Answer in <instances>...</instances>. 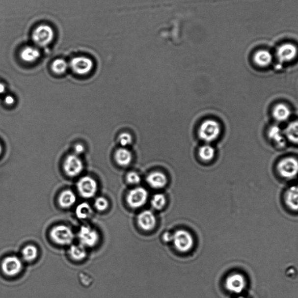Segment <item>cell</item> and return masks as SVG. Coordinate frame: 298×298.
Here are the masks:
<instances>
[{"instance_id": "2", "label": "cell", "mask_w": 298, "mask_h": 298, "mask_svg": "<svg viewBox=\"0 0 298 298\" xmlns=\"http://www.w3.org/2000/svg\"><path fill=\"white\" fill-rule=\"evenodd\" d=\"M54 39V32L48 25L42 24L36 27L32 33V40L36 45L45 47L50 45Z\"/></svg>"}, {"instance_id": "19", "label": "cell", "mask_w": 298, "mask_h": 298, "mask_svg": "<svg viewBox=\"0 0 298 298\" xmlns=\"http://www.w3.org/2000/svg\"><path fill=\"white\" fill-rule=\"evenodd\" d=\"M133 154L127 149H119L115 153L116 162L119 165L123 166V167L130 165L132 161H133Z\"/></svg>"}, {"instance_id": "4", "label": "cell", "mask_w": 298, "mask_h": 298, "mask_svg": "<svg viewBox=\"0 0 298 298\" xmlns=\"http://www.w3.org/2000/svg\"><path fill=\"white\" fill-rule=\"evenodd\" d=\"M50 236L53 241L61 245H68L73 242L74 234L73 231L67 226H55L50 232Z\"/></svg>"}, {"instance_id": "15", "label": "cell", "mask_w": 298, "mask_h": 298, "mask_svg": "<svg viewBox=\"0 0 298 298\" xmlns=\"http://www.w3.org/2000/svg\"><path fill=\"white\" fill-rule=\"evenodd\" d=\"M147 183L154 189H162L167 183V178L161 172H153L147 177Z\"/></svg>"}, {"instance_id": "36", "label": "cell", "mask_w": 298, "mask_h": 298, "mask_svg": "<svg viewBox=\"0 0 298 298\" xmlns=\"http://www.w3.org/2000/svg\"><path fill=\"white\" fill-rule=\"evenodd\" d=\"M5 87L4 84L0 83V94H2L5 92Z\"/></svg>"}, {"instance_id": "9", "label": "cell", "mask_w": 298, "mask_h": 298, "mask_svg": "<svg viewBox=\"0 0 298 298\" xmlns=\"http://www.w3.org/2000/svg\"><path fill=\"white\" fill-rule=\"evenodd\" d=\"M70 67L75 73L85 75L92 70L93 62L92 59L86 56H77L71 61Z\"/></svg>"}, {"instance_id": "38", "label": "cell", "mask_w": 298, "mask_h": 298, "mask_svg": "<svg viewBox=\"0 0 298 298\" xmlns=\"http://www.w3.org/2000/svg\"><path fill=\"white\" fill-rule=\"evenodd\" d=\"M238 298H246L244 297H238Z\"/></svg>"}, {"instance_id": "28", "label": "cell", "mask_w": 298, "mask_h": 298, "mask_svg": "<svg viewBox=\"0 0 298 298\" xmlns=\"http://www.w3.org/2000/svg\"><path fill=\"white\" fill-rule=\"evenodd\" d=\"M52 68L55 73L62 74L65 73L68 68V64L64 59H56L53 61Z\"/></svg>"}, {"instance_id": "13", "label": "cell", "mask_w": 298, "mask_h": 298, "mask_svg": "<svg viewBox=\"0 0 298 298\" xmlns=\"http://www.w3.org/2000/svg\"><path fill=\"white\" fill-rule=\"evenodd\" d=\"M298 54L296 46L292 43H285L281 45L277 50V58L281 62L293 61Z\"/></svg>"}, {"instance_id": "14", "label": "cell", "mask_w": 298, "mask_h": 298, "mask_svg": "<svg viewBox=\"0 0 298 298\" xmlns=\"http://www.w3.org/2000/svg\"><path fill=\"white\" fill-rule=\"evenodd\" d=\"M137 223L142 230L151 231L156 227V216L150 210H145V211L140 213L138 216Z\"/></svg>"}, {"instance_id": "16", "label": "cell", "mask_w": 298, "mask_h": 298, "mask_svg": "<svg viewBox=\"0 0 298 298\" xmlns=\"http://www.w3.org/2000/svg\"><path fill=\"white\" fill-rule=\"evenodd\" d=\"M21 58L25 62L30 63L37 60L40 58V53L35 47H25L21 52Z\"/></svg>"}, {"instance_id": "32", "label": "cell", "mask_w": 298, "mask_h": 298, "mask_svg": "<svg viewBox=\"0 0 298 298\" xmlns=\"http://www.w3.org/2000/svg\"><path fill=\"white\" fill-rule=\"evenodd\" d=\"M127 180L130 184L136 185L140 183L141 178L137 172L132 171L127 174Z\"/></svg>"}, {"instance_id": "29", "label": "cell", "mask_w": 298, "mask_h": 298, "mask_svg": "<svg viewBox=\"0 0 298 298\" xmlns=\"http://www.w3.org/2000/svg\"><path fill=\"white\" fill-rule=\"evenodd\" d=\"M152 205L156 210H162L166 205V198L164 194L158 193L153 196Z\"/></svg>"}, {"instance_id": "31", "label": "cell", "mask_w": 298, "mask_h": 298, "mask_svg": "<svg viewBox=\"0 0 298 298\" xmlns=\"http://www.w3.org/2000/svg\"><path fill=\"white\" fill-rule=\"evenodd\" d=\"M95 205L96 209L99 211H104L108 209V202L105 197H100L96 200Z\"/></svg>"}, {"instance_id": "35", "label": "cell", "mask_w": 298, "mask_h": 298, "mask_svg": "<svg viewBox=\"0 0 298 298\" xmlns=\"http://www.w3.org/2000/svg\"><path fill=\"white\" fill-rule=\"evenodd\" d=\"M5 102L6 104L8 105H13L15 102V99L13 97L11 96H6L5 98Z\"/></svg>"}, {"instance_id": "10", "label": "cell", "mask_w": 298, "mask_h": 298, "mask_svg": "<svg viewBox=\"0 0 298 298\" xmlns=\"http://www.w3.org/2000/svg\"><path fill=\"white\" fill-rule=\"evenodd\" d=\"M78 190L84 198H90L96 193L97 185L96 181L90 177H84L78 181Z\"/></svg>"}, {"instance_id": "27", "label": "cell", "mask_w": 298, "mask_h": 298, "mask_svg": "<svg viewBox=\"0 0 298 298\" xmlns=\"http://www.w3.org/2000/svg\"><path fill=\"white\" fill-rule=\"evenodd\" d=\"M92 212V209L88 204L83 203L77 207L76 215L79 218L85 219L89 217Z\"/></svg>"}, {"instance_id": "30", "label": "cell", "mask_w": 298, "mask_h": 298, "mask_svg": "<svg viewBox=\"0 0 298 298\" xmlns=\"http://www.w3.org/2000/svg\"><path fill=\"white\" fill-rule=\"evenodd\" d=\"M118 141L122 146L125 147L130 145L133 143V139L130 134L124 133L119 136Z\"/></svg>"}, {"instance_id": "12", "label": "cell", "mask_w": 298, "mask_h": 298, "mask_svg": "<svg viewBox=\"0 0 298 298\" xmlns=\"http://www.w3.org/2000/svg\"><path fill=\"white\" fill-rule=\"evenodd\" d=\"M64 168L69 176H77L83 170V163L77 156L70 155L65 160Z\"/></svg>"}, {"instance_id": "17", "label": "cell", "mask_w": 298, "mask_h": 298, "mask_svg": "<svg viewBox=\"0 0 298 298\" xmlns=\"http://www.w3.org/2000/svg\"><path fill=\"white\" fill-rule=\"evenodd\" d=\"M269 136L276 145L283 147L286 144L285 136L283 132L281 131L280 128L276 125L272 126L270 128L269 132Z\"/></svg>"}, {"instance_id": "22", "label": "cell", "mask_w": 298, "mask_h": 298, "mask_svg": "<svg viewBox=\"0 0 298 298\" xmlns=\"http://www.w3.org/2000/svg\"><path fill=\"white\" fill-rule=\"evenodd\" d=\"M76 200V196L73 192L70 190H64L59 197V203L62 208H70L74 205Z\"/></svg>"}, {"instance_id": "7", "label": "cell", "mask_w": 298, "mask_h": 298, "mask_svg": "<svg viewBox=\"0 0 298 298\" xmlns=\"http://www.w3.org/2000/svg\"><path fill=\"white\" fill-rule=\"evenodd\" d=\"M78 238L81 244L83 246H94L99 240V235L97 232L89 226H82L81 228Z\"/></svg>"}, {"instance_id": "37", "label": "cell", "mask_w": 298, "mask_h": 298, "mask_svg": "<svg viewBox=\"0 0 298 298\" xmlns=\"http://www.w3.org/2000/svg\"><path fill=\"white\" fill-rule=\"evenodd\" d=\"M1 152H2V147H1V145H0V154L1 153Z\"/></svg>"}, {"instance_id": "33", "label": "cell", "mask_w": 298, "mask_h": 298, "mask_svg": "<svg viewBox=\"0 0 298 298\" xmlns=\"http://www.w3.org/2000/svg\"><path fill=\"white\" fill-rule=\"evenodd\" d=\"M172 237H173V234L169 233H164L163 236V240L166 243L171 242L172 241Z\"/></svg>"}, {"instance_id": "21", "label": "cell", "mask_w": 298, "mask_h": 298, "mask_svg": "<svg viewBox=\"0 0 298 298\" xmlns=\"http://www.w3.org/2000/svg\"><path fill=\"white\" fill-rule=\"evenodd\" d=\"M291 111L288 107L284 104L275 106L273 109V117L278 122L286 121L290 118Z\"/></svg>"}, {"instance_id": "24", "label": "cell", "mask_w": 298, "mask_h": 298, "mask_svg": "<svg viewBox=\"0 0 298 298\" xmlns=\"http://www.w3.org/2000/svg\"><path fill=\"white\" fill-rule=\"evenodd\" d=\"M215 149L214 147L209 145H203L200 147L199 150V156L204 162L212 161L215 156Z\"/></svg>"}, {"instance_id": "5", "label": "cell", "mask_w": 298, "mask_h": 298, "mask_svg": "<svg viewBox=\"0 0 298 298\" xmlns=\"http://www.w3.org/2000/svg\"><path fill=\"white\" fill-rule=\"evenodd\" d=\"M277 169L282 177L293 179L298 174V161L293 158H285L279 162Z\"/></svg>"}, {"instance_id": "20", "label": "cell", "mask_w": 298, "mask_h": 298, "mask_svg": "<svg viewBox=\"0 0 298 298\" xmlns=\"http://www.w3.org/2000/svg\"><path fill=\"white\" fill-rule=\"evenodd\" d=\"M285 201L289 208L295 211L298 210V186L291 187L285 194Z\"/></svg>"}, {"instance_id": "34", "label": "cell", "mask_w": 298, "mask_h": 298, "mask_svg": "<svg viewBox=\"0 0 298 298\" xmlns=\"http://www.w3.org/2000/svg\"><path fill=\"white\" fill-rule=\"evenodd\" d=\"M84 151V147L82 145H81V144H78L75 147V152H76L77 154H81L83 153Z\"/></svg>"}, {"instance_id": "23", "label": "cell", "mask_w": 298, "mask_h": 298, "mask_svg": "<svg viewBox=\"0 0 298 298\" xmlns=\"http://www.w3.org/2000/svg\"><path fill=\"white\" fill-rule=\"evenodd\" d=\"M284 134L290 142L298 143V121H293L288 124Z\"/></svg>"}, {"instance_id": "8", "label": "cell", "mask_w": 298, "mask_h": 298, "mask_svg": "<svg viewBox=\"0 0 298 298\" xmlns=\"http://www.w3.org/2000/svg\"><path fill=\"white\" fill-rule=\"evenodd\" d=\"M225 286L231 293L237 294L242 293L246 286L245 278L239 273L232 274L226 280Z\"/></svg>"}, {"instance_id": "25", "label": "cell", "mask_w": 298, "mask_h": 298, "mask_svg": "<svg viewBox=\"0 0 298 298\" xmlns=\"http://www.w3.org/2000/svg\"><path fill=\"white\" fill-rule=\"evenodd\" d=\"M86 253L84 246L81 245V244L71 246L69 250V254L71 258L76 260H81L85 258Z\"/></svg>"}, {"instance_id": "18", "label": "cell", "mask_w": 298, "mask_h": 298, "mask_svg": "<svg viewBox=\"0 0 298 298\" xmlns=\"http://www.w3.org/2000/svg\"><path fill=\"white\" fill-rule=\"evenodd\" d=\"M254 61L260 67H268L272 61V55L268 50H260L254 55Z\"/></svg>"}, {"instance_id": "1", "label": "cell", "mask_w": 298, "mask_h": 298, "mask_svg": "<svg viewBox=\"0 0 298 298\" xmlns=\"http://www.w3.org/2000/svg\"><path fill=\"white\" fill-rule=\"evenodd\" d=\"M221 133V125L217 121L212 119L204 121L198 130L199 136L207 143L212 142L217 139Z\"/></svg>"}, {"instance_id": "11", "label": "cell", "mask_w": 298, "mask_h": 298, "mask_svg": "<svg viewBox=\"0 0 298 298\" xmlns=\"http://www.w3.org/2000/svg\"><path fill=\"white\" fill-rule=\"evenodd\" d=\"M23 269V263L16 256H9L3 260L2 270L6 275L15 276L21 272Z\"/></svg>"}, {"instance_id": "26", "label": "cell", "mask_w": 298, "mask_h": 298, "mask_svg": "<svg viewBox=\"0 0 298 298\" xmlns=\"http://www.w3.org/2000/svg\"><path fill=\"white\" fill-rule=\"evenodd\" d=\"M23 256L24 260L27 262L33 261L36 258L38 251L33 245H27L23 250Z\"/></svg>"}, {"instance_id": "3", "label": "cell", "mask_w": 298, "mask_h": 298, "mask_svg": "<svg viewBox=\"0 0 298 298\" xmlns=\"http://www.w3.org/2000/svg\"><path fill=\"white\" fill-rule=\"evenodd\" d=\"M172 241L175 248L183 253L189 252L192 249L194 244L192 235L189 232L184 230L175 232Z\"/></svg>"}, {"instance_id": "6", "label": "cell", "mask_w": 298, "mask_h": 298, "mask_svg": "<svg viewBox=\"0 0 298 298\" xmlns=\"http://www.w3.org/2000/svg\"><path fill=\"white\" fill-rule=\"evenodd\" d=\"M148 192L142 187H137L132 190L127 197L128 205L132 208L137 209L145 205L148 199Z\"/></svg>"}]
</instances>
